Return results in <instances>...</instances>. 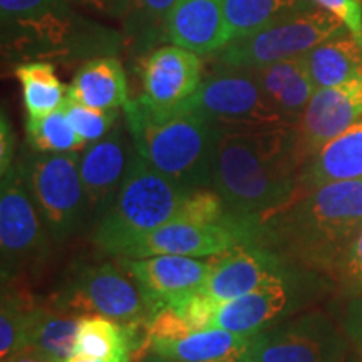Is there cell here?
<instances>
[{
	"label": "cell",
	"mask_w": 362,
	"mask_h": 362,
	"mask_svg": "<svg viewBox=\"0 0 362 362\" xmlns=\"http://www.w3.org/2000/svg\"><path fill=\"white\" fill-rule=\"evenodd\" d=\"M296 126L223 131L216 144L211 188L230 215L255 228L257 221L298 194Z\"/></svg>",
	"instance_id": "6da1fadb"
},
{
	"label": "cell",
	"mask_w": 362,
	"mask_h": 362,
	"mask_svg": "<svg viewBox=\"0 0 362 362\" xmlns=\"http://www.w3.org/2000/svg\"><path fill=\"white\" fill-rule=\"evenodd\" d=\"M361 228L362 180L336 181L297 194L288 205L260 218L253 245L336 275Z\"/></svg>",
	"instance_id": "7a4b0ae2"
},
{
	"label": "cell",
	"mask_w": 362,
	"mask_h": 362,
	"mask_svg": "<svg viewBox=\"0 0 362 362\" xmlns=\"http://www.w3.org/2000/svg\"><path fill=\"white\" fill-rule=\"evenodd\" d=\"M0 25L8 61H89L124 44L119 30L83 16L72 0H0Z\"/></svg>",
	"instance_id": "3957f363"
},
{
	"label": "cell",
	"mask_w": 362,
	"mask_h": 362,
	"mask_svg": "<svg viewBox=\"0 0 362 362\" xmlns=\"http://www.w3.org/2000/svg\"><path fill=\"white\" fill-rule=\"evenodd\" d=\"M123 111L134 151L148 165L189 189L211 187L223 131L183 104L161 110L139 96Z\"/></svg>",
	"instance_id": "277c9868"
},
{
	"label": "cell",
	"mask_w": 362,
	"mask_h": 362,
	"mask_svg": "<svg viewBox=\"0 0 362 362\" xmlns=\"http://www.w3.org/2000/svg\"><path fill=\"white\" fill-rule=\"evenodd\" d=\"M192 192L153 168L134 151L115 202L98 220L94 243L107 255L117 257L134 238L178 218Z\"/></svg>",
	"instance_id": "5b68a950"
},
{
	"label": "cell",
	"mask_w": 362,
	"mask_h": 362,
	"mask_svg": "<svg viewBox=\"0 0 362 362\" xmlns=\"http://www.w3.org/2000/svg\"><path fill=\"white\" fill-rule=\"evenodd\" d=\"M51 304L69 314L103 315L133 327H144L146 297L119 260H78L51 297Z\"/></svg>",
	"instance_id": "8992f818"
},
{
	"label": "cell",
	"mask_w": 362,
	"mask_h": 362,
	"mask_svg": "<svg viewBox=\"0 0 362 362\" xmlns=\"http://www.w3.org/2000/svg\"><path fill=\"white\" fill-rule=\"evenodd\" d=\"M79 153H27L17 163L25 187L56 243L79 232L89 218L79 173Z\"/></svg>",
	"instance_id": "52a82bcc"
},
{
	"label": "cell",
	"mask_w": 362,
	"mask_h": 362,
	"mask_svg": "<svg viewBox=\"0 0 362 362\" xmlns=\"http://www.w3.org/2000/svg\"><path fill=\"white\" fill-rule=\"evenodd\" d=\"M346 30L334 13L322 7H307L226 44L214 56L223 66L262 67L305 56L319 44Z\"/></svg>",
	"instance_id": "ba28073f"
},
{
	"label": "cell",
	"mask_w": 362,
	"mask_h": 362,
	"mask_svg": "<svg viewBox=\"0 0 362 362\" xmlns=\"http://www.w3.org/2000/svg\"><path fill=\"white\" fill-rule=\"evenodd\" d=\"M183 106L221 131L287 126L272 107L252 67L218 64L203 78L200 88Z\"/></svg>",
	"instance_id": "9c48e42d"
},
{
	"label": "cell",
	"mask_w": 362,
	"mask_h": 362,
	"mask_svg": "<svg viewBox=\"0 0 362 362\" xmlns=\"http://www.w3.org/2000/svg\"><path fill=\"white\" fill-rule=\"evenodd\" d=\"M51 240L19 166L13 165L0 183L2 284L17 282L27 272L45 264L51 255Z\"/></svg>",
	"instance_id": "30bf717a"
},
{
	"label": "cell",
	"mask_w": 362,
	"mask_h": 362,
	"mask_svg": "<svg viewBox=\"0 0 362 362\" xmlns=\"http://www.w3.org/2000/svg\"><path fill=\"white\" fill-rule=\"evenodd\" d=\"M238 245H252L243 230L221 223L171 221L129 242L117 259H144L158 255L216 257Z\"/></svg>",
	"instance_id": "8fae6325"
},
{
	"label": "cell",
	"mask_w": 362,
	"mask_h": 362,
	"mask_svg": "<svg viewBox=\"0 0 362 362\" xmlns=\"http://www.w3.org/2000/svg\"><path fill=\"white\" fill-rule=\"evenodd\" d=\"M346 342L324 315L277 324L257 336L255 362H342Z\"/></svg>",
	"instance_id": "7c38bea8"
},
{
	"label": "cell",
	"mask_w": 362,
	"mask_h": 362,
	"mask_svg": "<svg viewBox=\"0 0 362 362\" xmlns=\"http://www.w3.org/2000/svg\"><path fill=\"white\" fill-rule=\"evenodd\" d=\"M362 117V79L315 89L296 126L302 165Z\"/></svg>",
	"instance_id": "4fadbf2b"
},
{
	"label": "cell",
	"mask_w": 362,
	"mask_h": 362,
	"mask_svg": "<svg viewBox=\"0 0 362 362\" xmlns=\"http://www.w3.org/2000/svg\"><path fill=\"white\" fill-rule=\"evenodd\" d=\"M133 156V141L128 139L119 121L104 138L88 144L79 158V173L89 216H98L99 220L112 205Z\"/></svg>",
	"instance_id": "5bb4252c"
},
{
	"label": "cell",
	"mask_w": 362,
	"mask_h": 362,
	"mask_svg": "<svg viewBox=\"0 0 362 362\" xmlns=\"http://www.w3.org/2000/svg\"><path fill=\"white\" fill-rule=\"evenodd\" d=\"M291 275L287 260L262 245H238L218 255L200 291L215 300H233Z\"/></svg>",
	"instance_id": "9a60e30c"
},
{
	"label": "cell",
	"mask_w": 362,
	"mask_h": 362,
	"mask_svg": "<svg viewBox=\"0 0 362 362\" xmlns=\"http://www.w3.org/2000/svg\"><path fill=\"white\" fill-rule=\"evenodd\" d=\"M117 259V257H115ZM216 257L158 255L117 259L146 297L149 312L171 298L198 291L216 264Z\"/></svg>",
	"instance_id": "2e32d148"
},
{
	"label": "cell",
	"mask_w": 362,
	"mask_h": 362,
	"mask_svg": "<svg viewBox=\"0 0 362 362\" xmlns=\"http://www.w3.org/2000/svg\"><path fill=\"white\" fill-rule=\"evenodd\" d=\"M143 98L153 106L171 110L187 103L203 81L197 52L170 44L153 49L143 61Z\"/></svg>",
	"instance_id": "e0dca14e"
},
{
	"label": "cell",
	"mask_w": 362,
	"mask_h": 362,
	"mask_svg": "<svg viewBox=\"0 0 362 362\" xmlns=\"http://www.w3.org/2000/svg\"><path fill=\"white\" fill-rule=\"evenodd\" d=\"M296 284L291 275H287L247 296L218 302L211 319V329L257 336L282 322L296 307Z\"/></svg>",
	"instance_id": "ac0fdd59"
},
{
	"label": "cell",
	"mask_w": 362,
	"mask_h": 362,
	"mask_svg": "<svg viewBox=\"0 0 362 362\" xmlns=\"http://www.w3.org/2000/svg\"><path fill=\"white\" fill-rule=\"evenodd\" d=\"M166 42L198 56L221 51L230 42L223 0H176L166 22Z\"/></svg>",
	"instance_id": "d6986e66"
},
{
	"label": "cell",
	"mask_w": 362,
	"mask_h": 362,
	"mask_svg": "<svg viewBox=\"0 0 362 362\" xmlns=\"http://www.w3.org/2000/svg\"><path fill=\"white\" fill-rule=\"evenodd\" d=\"M257 336L206 329L175 341H148L146 352L173 362H255Z\"/></svg>",
	"instance_id": "ffe728a7"
},
{
	"label": "cell",
	"mask_w": 362,
	"mask_h": 362,
	"mask_svg": "<svg viewBox=\"0 0 362 362\" xmlns=\"http://www.w3.org/2000/svg\"><path fill=\"white\" fill-rule=\"evenodd\" d=\"M362 180V117L325 143L298 171V194L336 181Z\"/></svg>",
	"instance_id": "44dd1931"
},
{
	"label": "cell",
	"mask_w": 362,
	"mask_h": 362,
	"mask_svg": "<svg viewBox=\"0 0 362 362\" xmlns=\"http://www.w3.org/2000/svg\"><path fill=\"white\" fill-rule=\"evenodd\" d=\"M267 99L287 126H297L304 115L315 86L307 71L304 56L252 67Z\"/></svg>",
	"instance_id": "7402d4cb"
},
{
	"label": "cell",
	"mask_w": 362,
	"mask_h": 362,
	"mask_svg": "<svg viewBox=\"0 0 362 362\" xmlns=\"http://www.w3.org/2000/svg\"><path fill=\"white\" fill-rule=\"evenodd\" d=\"M143 347H146L144 327L119 324L103 315H84L72 356L103 362H131V357Z\"/></svg>",
	"instance_id": "603a6c76"
},
{
	"label": "cell",
	"mask_w": 362,
	"mask_h": 362,
	"mask_svg": "<svg viewBox=\"0 0 362 362\" xmlns=\"http://www.w3.org/2000/svg\"><path fill=\"white\" fill-rule=\"evenodd\" d=\"M67 98L96 110H119L128 104V79L116 56L84 61L69 88Z\"/></svg>",
	"instance_id": "cb8c5ba5"
},
{
	"label": "cell",
	"mask_w": 362,
	"mask_h": 362,
	"mask_svg": "<svg viewBox=\"0 0 362 362\" xmlns=\"http://www.w3.org/2000/svg\"><path fill=\"white\" fill-rule=\"evenodd\" d=\"M304 61L315 89L362 79V45L349 30L317 45Z\"/></svg>",
	"instance_id": "d4e9b609"
},
{
	"label": "cell",
	"mask_w": 362,
	"mask_h": 362,
	"mask_svg": "<svg viewBox=\"0 0 362 362\" xmlns=\"http://www.w3.org/2000/svg\"><path fill=\"white\" fill-rule=\"evenodd\" d=\"M16 78L21 83L27 117L47 116L64 104L67 88L57 78L52 62H21L16 67Z\"/></svg>",
	"instance_id": "484cf974"
},
{
	"label": "cell",
	"mask_w": 362,
	"mask_h": 362,
	"mask_svg": "<svg viewBox=\"0 0 362 362\" xmlns=\"http://www.w3.org/2000/svg\"><path fill=\"white\" fill-rule=\"evenodd\" d=\"M176 0H128L123 22L124 42L136 54H149L166 40V22Z\"/></svg>",
	"instance_id": "4316f807"
},
{
	"label": "cell",
	"mask_w": 362,
	"mask_h": 362,
	"mask_svg": "<svg viewBox=\"0 0 362 362\" xmlns=\"http://www.w3.org/2000/svg\"><path fill=\"white\" fill-rule=\"evenodd\" d=\"M79 324V315L57 309L51 302L39 305L27 330L25 346L37 347L61 361L69 359L74 352Z\"/></svg>",
	"instance_id": "83f0119b"
},
{
	"label": "cell",
	"mask_w": 362,
	"mask_h": 362,
	"mask_svg": "<svg viewBox=\"0 0 362 362\" xmlns=\"http://www.w3.org/2000/svg\"><path fill=\"white\" fill-rule=\"evenodd\" d=\"M307 7H310V4L305 0H223L230 42Z\"/></svg>",
	"instance_id": "f1b7e54d"
},
{
	"label": "cell",
	"mask_w": 362,
	"mask_h": 362,
	"mask_svg": "<svg viewBox=\"0 0 362 362\" xmlns=\"http://www.w3.org/2000/svg\"><path fill=\"white\" fill-rule=\"evenodd\" d=\"M37 304L34 296L16 282L2 284L0 300V361L6 362L25 347L27 330L33 322Z\"/></svg>",
	"instance_id": "f546056e"
},
{
	"label": "cell",
	"mask_w": 362,
	"mask_h": 362,
	"mask_svg": "<svg viewBox=\"0 0 362 362\" xmlns=\"http://www.w3.org/2000/svg\"><path fill=\"white\" fill-rule=\"evenodd\" d=\"M27 141L37 153H79L88 143L72 128L64 107L42 117H27Z\"/></svg>",
	"instance_id": "4dcf8cb0"
},
{
	"label": "cell",
	"mask_w": 362,
	"mask_h": 362,
	"mask_svg": "<svg viewBox=\"0 0 362 362\" xmlns=\"http://www.w3.org/2000/svg\"><path fill=\"white\" fill-rule=\"evenodd\" d=\"M62 107L69 117L72 128L88 144L104 138L119 119L117 110H96V107H89L71 98H66Z\"/></svg>",
	"instance_id": "1f68e13d"
},
{
	"label": "cell",
	"mask_w": 362,
	"mask_h": 362,
	"mask_svg": "<svg viewBox=\"0 0 362 362\" xmlns=\"http://www.w3.org/2000/svg\"><path fill=\"white\" fill-rule=\"evenodd\" d=\"M334 277L341 282L346 291L362 296V228L352 240L351 247L347 248Z\"/></svg>",
	"instance_id": "d6a6232c"
},
{
	"label": "cell",
	"mask_w": 362,
	"mask_h": 362,
	"mask_svg": "<svg viewBox=\"0 0 362 362\" xmlns=\"http://www.w3.org/2000/svg\"><path fill=\"white\" fill-rule=\"evenodd\" d=\"M319 7L325 8L346 25V29L362 45V4L361 0H312Z\"/></svg>",
	"instance_id": "836d02e7"
},
{
	"label": "cell",
	"mask_w": 362,
	"mask_h": 362,
	"mask_svg": "<svg viewBox=\"0 0 362 362\" xmlns=\"http://www.w3.org/2000/svg\"><path fill=\"white\" fill-rule=\"evenodd\" d=\"M13 153H16V136L6 112H2L0 117V173L2 175L13 166Z\"/></svg>",
	"instance_id": "e575fe53"
},
{
	"label": "cell",
	"mask_w": 362,
	"mask_h": 362,
	"mask_svg": "<svg viewBox=\"0 0 362 362\" xmlns=\"http://www.w3.org/2000/svg\"><path fill=\"white\" fill-rule=\"evenodd\" d=\"M76 6L96 11L103 16L112 17V19H123L128 0H72Z\"/></svg>",
	"instance_id": "d590c367"
},
{
	"label": "cell",
	"mask_w": 362,
	"mask_h": 362,
	"mask_svg": "<svg viewBox=\"0 0 362 362\" xmlns=\"http://www.w3.org/2000/svg\"><path fill=\"white\" fill-rule=\"evenodd\" d=\"M6 362H62L57 357H54L47 352L37 349V347L25 346L19 352H16L12 357H8Z\"/></svg>",
	"instance_id": "8d00e7d4"
},
{
	"label": "cell",
	"mask_w": 362,
	"mask_h": 362,
	"mask_svg": "<svg viewBox=\"0 0 362 362\" xmlns=\"http://www.w3.org/2000/svg\"><path fill=\"white\" fill-rule=\"evenodd\" d=\"M143 362H173V361H168V359H165V357H160L156 354H151V352H146V357H144Z\"/></svg>",
	"instance_id": "74e56055"
},
{
	"label": "cell",
	"mask_w": 362,
	"mask_h": 362,
	"mask_svg": "<svg viewBox=\"0 0 362 362\" xmlns=\"http://www.w3.org/2000/svg\"><path fill=\"white\" fill-rule=\"evenodd\" d=\"M62 362H103V361H96V359H88V357H76L72 356L69 359L62 361Z\"/></svg>",
	"instance_id": "f35d334b"
},
{
	"label": "cell",
	"mask_w": 362,
	"mask_h": 362,
	"mask_svg": "<svg viewBox=\"0 0 362 362\" xmlns=\"http://www.w3.org/2000/svg\"><path fill=\"white\" fill-rule=\"evenodd\" d=\"M361 319L359 320H356V324H354V327H356V330H359L361 332V336H362V312H361Z\"/></svg>",
	"instance_id": "ab89813d"
}]
</instances>
